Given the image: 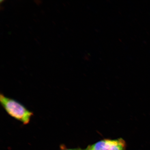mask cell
I'll list each match as a JSON object with an SVG mask.
<instances>
[{"label": "cell", "mask_w": 150, "mask_h": 150, "mask_svg": "<svg viewBox=\"0 0 150 150\" xmlns=\"http://www.w3.org/2000/svg\"><path fill=\"white\" fill-rule=\"evenodd\" d=\"M0 103L9 115L24 125L28 124L33 115V112L23 104L14 99L5 96L2 93L0 94Z\"/></svg>", "instance_id": "1"}, {"label": "cell", "mask_w": 150, "mask_h": 150, "mask_svg": "<svg viewBox=\"0 0 150 150\" xmlns=\"http://www.w3.org/2000/svg\"><path fill=\"white\" fill-rule=\"evenodd\" d=\"M126 144L123 139H105L89 145L84 150H126Z\"/></svg>", "instance_id": "2"}, {"label": "cell", "mask_w": 150, "mask_h": 150, "mask_svg": "<svg viewBox=\"0 0 150 150\" xmlns=\"http://www.w3.org/2000/svg\"><path fill=\"white\" fill-rule=\"evenodd\" d=\"M61 150H84V149H82L81 148H74V149H66V148H63V149H62Z\"/></svg>", "instance_id": "3"}]
</instances>
